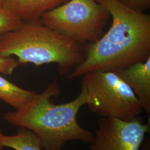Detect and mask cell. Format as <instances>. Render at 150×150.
Segmentation results:
<instances>
[{
	"label": "cell",
	"mask_w": 150,
	"mask_h": 150,
	"mask_svg": "<svg viewBox=\"0 0 150 150\" xmlns=\"http://www.w3.org/2000/svg\"><path fill=\"white\" fill-rule=\"evenodd\" d=\"M7 147L15 150H42L39 139L28 129L19 127L13 136H0V150Z\"/></svg>",
	"instance_id": "10"
},
{
	"label": "cell",
	"mask_w": 150,
	"mask_h": 150,
	"mask_svg": "<svg viewBox=\"0 0 150 150\" xmlns=\"http://www.w3.org/2000/svg\"><path fill=\"white\" fill-rule=\"evenodd\" d=\"M21 64L18 59L12 57L0 56V74L11 75L14 70Z\"/></svg>",
	"instance_id": "12"
},
{
	"label": "cell",
	"mask_w": 150,
	"mask_h": 150,
	"mask_svg": "<svg viewBox=\"0 0 150 150\" xmlns=\"http://www.w3.org/2000/svg\"><path fill=\"white\" fill-rule=\"evenodd\" d=\"M37 93L16 86L0 75V100L16 110L25 106Z\"/></svg>",
	"instance_id": "9"
},
{
	"label": "cell",
	"mask_w": 150,
	"mask_h": 150,
	"mask_svg": "<svg viewBox=\"0 0 150 150\" xmlns=\"http://www.w3.org/2000/svg\"><path fill=\"white\" fill-rule=\"evenodd\" d=\"M129 8L141 12H145L150 8V0H118Z\"/></svg>",
	"instance_id": "13"
},
{
	"label": "cell",
	"mask_w": 150,
	"mask_h": 150,
	"mask_svg": "<svg viewBox=\"0 0 150 150\" xmlns=\"http://www.w3.org/2000/svg\"><path fill=\"white\" fill-rule=\"evenodd\" d=\"M85 44L63 35L40 20L23 22L0 36V56H15L21 64L55 63L59 74H70L85 58Z\"/></svg>",
	"instance_id": "3"
},
{
	"label": "cell",
	"mask_w": 150,
	"mask_h": 150,
	"mask_svg": "<svg viewBox=\"0 0 150 150\" xmlns=\"http://www.w3.org/2000/svg\"><path fill=\"white\" fill-rule=\"evenodd\" d=\"M109 11L112 22L106 33L85 44V58L66 76L68 80L95 71H115L150 57V16L118 0H96Z\"/></svg>",
	"instance_id": "1"
},
{
	"label": "cell",
	"mask_w": 150,
	"mask_h": 150,
	"mask_svg": "<svg viewBox=\"0 0 150 150\" xmlns=\"http://www.w3.org/2000/svg\"><path fill=\"white\" fill-rule=\"evenodd\" d=\"M82 77L81 85L87 93L86 105L92 112L130 121L144 111L134 91L114 71H92Z\"/></svg>",
	"instance_id": "4"
},
{
	"label": "cell",
	"mask_w": 150,
	"mask_h": 150,
	"mask_svg": "<svg viewBox=\"0 0 150 150\" xmlns=\"http://www.w3.org/2000/svg\"><path fill=\"white\" fill-rule=\"evenodd\" d=\"M2 134V130H1V129H0V136H1V135H2V134Z\"/></svg>",
	"instance_id": "14"
},
{
	"label": "cell",
	"mask_w": 150,
	"mask_h": 150,
	"mask_svg": "<svg viewBox=\"0 0 150 150\" xmlns=\"http://www.w3.org/2000/svg\"><path fill=\"white\" fill-rule=\"evenodd\" d=\"M134 91L144 111L150 115V57L127 67L113 71Z\"/></svg>",
	"instance_id": "7"
},
{
	"label": "cell",
	"mask_w": 150,
	"mask_h": 150,
	"mask_svg": "<svg viewBox=\"0 0 150 150\" xmlns=\"http://www.w3.org/2000/svg\"><path fill=\"white\" fill-rule=\"evenodd\" d=\"M150 131V120L145 123L139 116L130 121L101 117L90 150H139Z\"/></svg>",
	"instance_id": "6"
},
{
	"label": "cell",
	"mask_w": 150,
	"mask_h": 150,
	"mask_svg": "<svg viewBox=\"0 0 150 150\" xmlns=\"http://www.w3.org/2000/svg\"><path fill=\"white\" fill-rule=\"evenodd\" d=\"M6 8L25 22L39 21L44 13L69 0H0Z\"/></svg>",
	"instance_id": "8"
},
{
	"label": "cell",
	"mask_w": 150,
	"mask_h": 150,
	"mask_svg": "<svg viewBox=\"0 0 150 150\" xmlns=\"http://www.w3.org/2000/svg\"><path fill=\"white\" fill-rule=\"evenodd\" d=\"M23 21L7 10L0 1V36L15 30Z\"/></svg>",
	"instance_id": "11"
},
{
	"label": "cell",
	"mask_w": 150,
	"mask_h": 150,
	"mask_svg": "<svg viewBox=\"0 0 150 150\" xmlns=\"http://www.w3.org/2000/svg\"><path fill=\"white\" fill-rule=\"evenodd\" d=\"M111 18L96 0H69L44 13L43 25L82 44L93 43L103 35Z\"/></svg>",
	"instance_id": "5"
},
{
	"label": "cell",
	"mask_w": 150,
	"mask_h": 150,
	"mask_svg": "<svg viewBox=\"0 0 150 150\" xmlns=\"http://www.w3.org/2000/svg\"><path fill=\"white\" fill-rule=\"evenodd\" d=\"M60 92L59 84L51 82L25 106L5 113L3 118L13 126L31 130L45 150H64L66 144L72 141L91 144L94 134L77 121L78 113L87 103L85 88L81 85L80 93L74 100L55 104L53 98L59 96Z\"/></svg>",
	"instance_id": "2"
}]
</instances>
